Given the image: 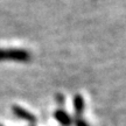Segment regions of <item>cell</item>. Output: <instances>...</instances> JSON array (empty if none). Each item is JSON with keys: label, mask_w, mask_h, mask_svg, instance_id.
<instances>
[{"label": "cell", "mask_w": 126, "mask_h": 126, "mask_svg": "<svg viewBox=\"0 0 126 126\" xmlns=\"http://www.w3.org/2000/svg\"><path fill=\"white\" fill-rule=\"evenodd\" d=\"M7 60L15 61V62H29L32 60V54L26 49L0 48V62Z\"/></svg>", "instance_id": "6da1fadb"}, {"label": "cell", "mask_w": 126, "mask_h": 126, "mask_svg": "<svg viewBox=\"0 0 126 126\" xmlns=\"http://www.w3.org/2000/svg\"><path fill=\"white\" fill-rule=\"evenodd\" d=\"M12 112H13L18 118L22 119V120H25V122L31 123V124H33V125H34V124H35V122H36V117H35V116H34L32 112H29L28 110L21 108V106L13 105V106H12Z\"/></svg>", "instance_id": "7a4b0ae2"}, {"label": "cell", "mask_w": 126, "mask_h": 126, "mask_svg": "<svg viewBox=\"0 0 126 126\" xmlns=\"http://www.w3.org/2000/svg\"><path fill=\"white\" fill-rule=\"evenodd\" d=\"M54 118L59 122L60 125L62 126H71L72 125V117H70V114L64 111L63 109H57L54 112Z\"/></svg>", "instance_id": "3957f363"}, {"label": "cell", "mask_w": 126, "mask_h": 126, "mask_svg": "<svg viewBox=\"0 0 126 126\" xmlns=\"http://www.w3.org/2000/svg\"><path fill=\"white\" fill-rule=\"evenodd\" d=\"M84 108H85V103H84L83 96L79 94H75V97H74V109H75L76 117H81L82 114H83Z\"/></svg>", "instance_id": "277c9868"}, {"label": "cell", "mask_w": 126, "mask_h": 126, "mask_svg": "<svg viewBox=\"0 0 126 126\" xmlns=\"http://www.w3.org/2000/svg\"><path fill=\"white\" fill-rule=\"evenodd\" d=\"M72 123L75 124V126H90L89 123L86 120H84L82 117H75L72 119Z\"/></svg>", "instance_id": "5b68a950"}, {"label": "cell", "mask_w": 126, "mask_h": 126, "mask_svg": "<svg viewBox=\"0 0 126 126\" xmlns=\"http://www.w3.org/2000/svg\"><path fill=\"white\" fill-rule=\"evenodd\" d=\"M56 102L60 104V105H64V96L61 94H56Z\"/></svg>", "instance_id": "8992f818"}, {"label": "cell", "mask_w": 126, "mask_h": 126, "mask_svg": "<svg viewBox=\"0 0 126 126\" xmlns=\"http://www.w3.org/2000/svg\"><path fill=\"white\" fill-rule=\"evenodd\" d=\"M0 126H2V125H0ZM29 126H34V125H29Z\"/></svg>", "instance_id": "52a82bcc"}]
</instances>
